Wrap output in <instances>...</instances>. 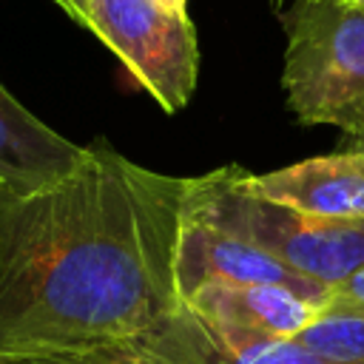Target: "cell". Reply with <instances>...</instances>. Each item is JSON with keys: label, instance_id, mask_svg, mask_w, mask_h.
I'll return each mask as SVG.
<instances>
[{"label": "cell", "instance_id": "obj_3", "mask_svg": "<svg viewBox=\"0 0 364 364\" xmlns=\"http://www.w3.org/2000/svg\"><path fill=\"white\" fill-rule=\"evenodd\" d=\"M279 17L290 114L299 125L350 134L364 117V0H293Z\"/></svg>", "mask_w": 364, "mask_h": 364}, {"label": "cell", "instance_id": "obj_7", "mask_svg": "<svg viewBox=\"0 0 364 364\" xmlns=\"http://www.w3.org/2000/svg\"><path fill=\"white\" fill-rule=\"evenodd\" d=\"M239 179L256 196L296 213L344 222L364 219V156L350 148L276 171H242Z\"/></svg>", "mask_w": 364, "mask_h": 364}, {"label": "cell", "instance_id": "obj_16", "mask_svg": "<svg viewBox=\"0 0 364 364\" xmlns=\"http://www.w3.org/2000/svg\"><path fill=\"white\" fill-rule=\"evenodd\" d=\"M270 6H273V11H279V14H282V6H284V0H270Z\"/></svg>", "mask_w": 364, "mask_h": 364}, {"label": "cell", "instance_id": "obj_11", "mask_svg": "<svg viewBox=\"0 0 364 364\" xmlns=\"http://www.w3.org/2000/svg\"><path fill=\"white\" fill-rule=\"evenodd\" d=\"M321 310H336V313H358L364 316V267L347 276L341 284L330 287V296Z\"/></svg>", "mask_w": 364, "mask_h": 364}, {"label": "cell", "instance_id": "obj_13", "mask_svg": "<svg viewBox=\"0 0 364 364\" xmlns=\"http://www.w3.org/2000/svg\"><path fill=\"white\" fill-rule=\"evenodd\" d=\"M74 23H80V26H85V9H88V0H54Z\"/></svg>", "mask_w": 364, "mask_h": 364}, {"label": "cell", "instance_id": "obj_6", "mask_svg": "<svg viewBox=\"0 0 364 364\" xmlns=\"http://www.w3.org/2000/svg\"><path fill=\"white\" fill-rule=\"evenodd\" d=\"M117 364H336L299 338L282 341H228L213 336L185 304L159 327L117 350Z\"/></svg>", "mask_w": 364, "mask_h": 364}, {"label": "cell", "instance_id": "obj_4", "mask_svg": "<svg viewBox=\"0 0 364 364\" xmlns=\"http://www.w3.org/2000/svg\"><path fill=\"white\" fill-rule=\"evenodd\" d=\"M162 111H182L199 80V40L188 14L159 0H88L85 26Z\"/></svg>", "mask_w": 364, "mask_h": 364}, {"label": "cell", "instance_id": "obj_8", "mask_svg": "<svg viewBox=\"0 0 364 364\" xmlns=\"http://www.w3.org/2000/svg\"><path fill=\"white\" fill-rule=\"evenodd\" d=\"M182 304L213 336L228 341L299 338L321 310L273 284H208Z\"/></svg>", "mask_w": 364, "mask_h": 364}, {"label": "cell", "instance_id": "obj_9", "mask_svg": "<svg viewBox=\"0 0 364 364\" xmlns=\"http://www.w3.org/2000/svg\"><path fill=\"white\" fill-rule=\"evenodd\" d=\"M88 145H77L34 117L0 80V202H14L65 179Z\"/></svg>", "mask_w": 364, "mask_h": 364}, {"label": "cell", "instance_id": "obj_1", "mask_svg": "<svg viewBox=\"0 0 364 364\" xmlns=\"http://www.w3.org/2000/svg\"><path fill=\"white\" fill-rule=\"evenodd\" d=\"M188 191L97 139L65 179L0 202V361L111 355L171 318Z\"/></svg>", "mask_w": 364, "mask_h": 364}, {"label": "cell", "instance_id": "obj_10", "mask_svg": "<svg viewBox=\"0 0 364 364\" xmlns=\"http://www.w3.org/2000/svg\"><path fill=\"white\" fill-rule=\"evenodd\" d=\"M299 341L336 364H364V316L318 310Z\"/></svg>", "mask_w": 364, "mask_h": 364}, {"label": "cell", "instance_id": "obj_2", "mask_svg": "<svg viewBox=\"0 0 364 364\" xmlns=\"http://www.w3.org/2000/svg\"><path fill=\"white\" fill-rule=\"evenodd\" d=\"M239 173V165H225L191 176L188 216L273 253L296 273L327 287L364 267V219H321L279 208L247 191Z\"/></svg>", "mask_w": 364, "mask_h": 364}, {"label": "cell", "instance_id": "obj_5", "mask_svg": "<svg viewBox=\"0 0 364 364\" xmlns=\"http://www.w3.org/2000/svg\"><path fill=\"white\" fill-rule=\"evenodd\" d=\"M208 284H273L324 307L330 287L296 273L273 253L225 233L202 219L188 216L176 245V290L179 301Z\"/></svg>", "mask_w": 364, "mask_h": 364}, {"label": "cell", "instance_id": "obj_14", "mask_svg": "<svg viewBox=\"0 0 364 364\" xmlns=\"http://www.w3.org/2000/svg\"><path fill=\"white\" fill-rule=\"evenodd\" d=\"M344 148L358 151V154L364 156V117L358 119V125H355L350 134H344Z\"/></svg>", "mask_w": 364, "mask_h": 364}, {"label": "cell", "instance_id": "obj_15", "mask_svg": "<svg viewBox=\"0 0 364 364\" xmlns=\"http://www.w3.org/2000/svg\"><path fill=\"white\" fill-rule=\"evenodd\" d=\"M165 9L171 11H179V14H188V0H159Z\"/></svg>", "mask_w": 364, "mask_h": 364}, {"label": "cell", "instance_id": "obj_12", "mask_svg": "<svg viewBox=\"0 0 364 364\" xmlns=\"http://www.w3.org/2000/svg\"><path fill=\"white\" fill-rule=\"evenodd\" d=\"M0 364H117L102 355H71V353H51V355H20L3 358Z\"/></svg>", "mask_w": 364, "mask_h": 364}]
</instances>
